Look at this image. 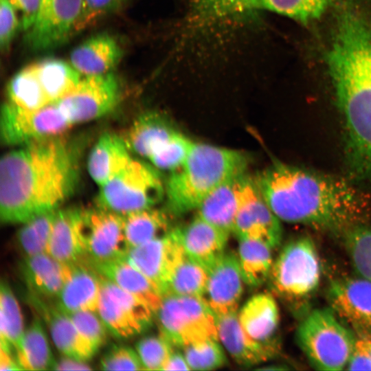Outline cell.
<instances>
[{
  "instance_id": "d6a6232c",
  "label": "cell",
  "mask_w": 371,
  "mask_h": 371,
  "mask_svg": "<svg viewBox=\"0 0 371 371\" xmlns=\"http://www.w3.org/2000/svg\"><path fill=\"white\" fill-rule=\"evenodd\" d=\"M271 249L261 241L238 238L237 257L245 284L258 286L269 278L273 265Z\"/></svg>"
},
{
  "instance_id": "30bf717a",
  "label": "cell",
  "mask_w": 371,
  "mask_h": 371,
  "mask_svg": "<svg viewBox=\"0 0 371 371\" xmlns=\"http://www.w3.org/2000/svg\"><path fill=\"white\" fill-rule=\"evenodd\" d=\"M100 279L97 313L111 334L128 339L151 326L155 314L146 302L101 276Z\"/></svg>"
},
{
  "instance_id": "603a6c76",
  "label": "cell",
  "mask_w": 371,
  "mask_h": 371,
  "mask_svg": "<svg viewBox=\"0 0 371 371\" xmlns=\"http://www.w3.org/2000/svg\"><path fill=\"white\" fill-rule=\"evenodd\" d=\"M84 261L100 276L146 302L155 314L163 298L161 291L151 280L131 265L125 258L102 262L91 261L85 258Z\"/></svg>"
},
{
  "instance_id": "7c38bea8",
  "label": "cell",
  "mask_w": 371,
  "mask_h": 371,
  "mask_svg": "<svg viewBox=\"0 0 371 371\" xmlns=\"http://www.w3.org/2000/svg\"><path fill=\"white\" fill-rule=\"evenodd\" d=\"M80 228L87 260L102 262L126 257L129 248L124 216L98 205L81 209Z\"/></svg>"
},
{
  "instance_id": "52a82bcc",
  "label": "cell",
  "mask_w": 371,
  "mask_h": 371,
  "mask_svg": "<svg viewBox=\"0 0 371 371\" xmlns=\"http://www.w3.org/2000/svg\"><path fill=\"white\" fill-rule=\"evenodd\" d=\"M100 187L98 205L122 216L153 207L165 195L157 170L135 159Z\"/></svg>"
},
{
  "instance_id": "5bb4252c",
  "label": "cell",
  "mask_w": 371,
  "mask_h": 371,
  "mask_svg": "<svg viewBox=\"0 0 371 371\" xmlns=\"http://www.w3.org/2000/svg\"><path fill=\"white\" fill-rule=\"evenodd\" d=\"M233 233L238 238L261 241L272 249L278 247L282 240L280 220L265 201L254 180L247 175L242 187Z\"/></svg>"
},
{
  "instance_id": "7dc6e473",
  "label": "cell",
  "mask_w": 371,
  "mask_h": 371,
  "mask_svg": "<svg viewBox=\"0 0 371 371\" xmlns=\"http://www.w3.org/2000/svg\"><path fill=\"white\" fill-rule=\"evenodd\" d=\"M120 1L84 0L85 10L80 24V29L101 15L114 10L117 8Z\"/></svg>"
},
{
  "instance_id": "ee69618b",
  "label": "cell",
  "mask_w": 371,
  "mask_h": 371,
  "mask_svg": "<svg viewBox=\"0 0 371 371\" xmlns=\"http://www.w3.org/2000/svg\"><path fill=\"white\" fill-rule=\"evenodd\" d=\"M100 369L103 370H144L135 349L115 345L101 357Z\"/></svg>"
},
{
  "instance_id": "e0dca14e",
  "label": "cell",
  "mask_w": 371,
  "mask_h": 371,
  "mask_svg": "<svg viewBox=\"0 0 371 371\" xmlns=\"http://www.w3.org/2000/svg\"><path fill=\"white\" fill-rule=\"evenodd\" d=\"M24 299L48 327L54 344L63 355L87 362L95 355L96 352L56 303L28 291Z\"/></svg>"
},
{
  "instance_id": "681fc988",
  "label": "cell",
  "mask_w": 371,
  "mask_h": 371,
  "mask_svg": "<svg viewBox=\"0 0 371 371\" xmlns=\"http://www.w3.org/2000/svg\"><path fill=\"white\" fill-rule=\"evenodd\" d=\"M53 370H91L92 368L87 361L64 356L56 360Z\"/></svg>"
},
{
  "instance_id": "60d3db41",
  "label": "cell",
  "mask_w": 371,
  "mask_h": 371,
  "mask_svg": "<svg viewBox=\"0 0 371 371\" xmlns=\"http://www.w3.org/2000/svg\"><path fill=\"white\" fill-rule=\"evenodd\" d=\"M183 355L193 370H212L225 365L226 357L218 340H207L182 348Z\"/></svg>"
},
{
  "instance_id": "277c9868",
  "label": "cell",
  "mask_w": 371,
  "mask_h": 371,
  "mask_svg": "<svg viewBox=\"0 0 371 371\" xmlns=\"http://www.w3.org/2000/svg\"><path fill=\"white\" fill-rule=\"evenodd\" d=\"M247 164L242 151L194 142L185 161L170 172L165 184L169 213L179 216L196 210L216 188L245 174Z\"/></svg>"
},
{
  "instance_id": "8d00e7d4",
  "label": "cell",
  "mask_w": 371,
  "mask_h": 371,
  "mask_svg": "<svg viewBox=\"0 0 371 371\" xmlns=\"http://www.w3.org/2000/svg\"><path fill=\"white\" fill-rule=\"evenodd\" d=\"M57 210L33 217L17 231L15 243L23 257L47 253Z\"/></svg>"
},
{
  "instance_id": "484cf974",
  "label": "cell",
  "mask_w": 371,
  "mask_h": 371,
  "mask_svg": "<svg viewBox=\"0 0 371 371\" xmlns=\"http://www.w3.org/2000/svg\"><path fill=\"white\" fill-rule=\"evenodd\" d=\"M122 50L110 35L102 33L91 36L71 53L72 66L81 74L93 76L111 71L120 62Z\"/></svg>"
},
{
  "instance_id": "74e56055",
  "label": "cell",
  "mask_w": 371,
  "mask_h": 371,
  "mask_svg": "<svg viewBox=\"0 0 371 371\" xmlns=\"http://www.w3.org/2000/svg\"><path fill=\"white\" fill-rule=\"evenodd\" d=\"M258 0H191L194 18L201 22L234 17L258 9Z\"/></svg>"
},
{
  "instance_id": "4316f807",
  "label": "cell",
  "mask_w": 371,
  "mask_h": 371,
  "mask_svg": "<svg viewBox=\"0 0 371 371\" xmlns=\"http://www.w3.org/2000/svg\"><path fill=\"white\" fill-rule=\"evenodd\" d=\"M245 176L233 177L216 188L198 207L196 214L229 234L233 232Z\"/></svg>"
},
{
  "instance_id": "f6af8a7d",
  "label": "cell",
  "mask_w": 371,
  "mask_h": 371,
  "mask_svg": "<svg viewBox=\"0 0 371 371\" xmlns=\"http://www.w3.org/2000/svg\"><path fill=\"white\" fill-rule=\"evenodd\" d=\"M15 10L10 0H0V45L3 51L10 47L17 30Z\"/></svg>"
},
{
  "instance_id": "816d5d0a",
  "label": "cell",
  "mask_w": 371,
  "mask_h": 371,
  "mask_svg": "<svg viewBox=\"0 0 371 371\" xmlns=\"http://www.w3.org/2000/svg\"><path fill=\"white\" fill-rule=\"evenodd\" d=\"M22 370L15 355L0 348V371H18Z\"/></svg>"
},
{
  "instance_id": "f907efd6",
  "label": "cell",
  "mask_w": 371,
  "mask_h": 371,
  "mask_svg": "<svg viewBox=\"0 0 371 371\" xmlns=\"http://www.w3.org/2000/svg\"><path fill=\"white\" fill-rule=\"evenodd\" d=\"M163 370H191L183 355L179 351H173Z\"/></svg>"
},
{
  "instance_id": "6da1fadb",
  "label": "cell",
  "mask_w": 371,
  "mask_h": 371,
  "mask_svg": "<svg viewBox=\"0 0 371 371\" xmlns=\"http://www.w3.org/2000/svg\"><path fill=\"white\" fill-rule=\"evenodd\" d=\"M79 149L61 136L36 141L5 153L0 161V218L23 224L54 210L76 190Z\"/></svg>"
},
{
  "instance_id": "f546056e",
  "label": "cell",
  "mask_w": 371,
  "mask_h": 371,
  "mask_svg": "<svg viewBox=\"0 0 371 371\" xmlns=\"http://www.w3.org/2000/svg\"><path fill=\"white\" fill-rule=\"evenodd\" d=\"M14 351L22 370H52L56 359L49 344L44 322L38 315L34 317L25 329Z\"/></svg>"
},
{
  "instance_id": "8992f818",
  "label": "cell",
  "mask_w": 371,
  "mask_h": 371,
  "mask_svg": "<svg viewBox=\"0 0 371 371\" xmlns=\"http://www.w3.org/2000/svg\"><path fill=\"white\" fill-rule=\"evenodd\" d=\"M155 316L159 334L174 347L218 340L217 316L203 297L164 295Z\"/></svg>"
},
{
  "instance_id": "d590c367",
  "label": "cell",
  "mask_w": 371,
  "mask_h": 371,
  "mask_svg": "<svg viewBox=\"0 0 371 371\" xmlns=\"http://www.w3.org/2000/svg\"><path fill=\"white\" fill-rule=\"evenodd\" d=\"M207 280V271L186 254L170 274L162 294L202 297Z\"/></svg>"
},
{
  "instance_id": "4fadbf2b",
  "label": "cell",
  "mask_w": 371,
  "mask_h": 371,
  "mask_svg": "<svg viewBox=\"0 0 371 371\" xmlns=\"http://www.w3.org/2000/svg\"><path fill=\"white\" fill-rule=\"evenodd\" d=\"M84 0H41L37 17L26 41L34 50L54 48L80 30Z\"/></svg>"
},
{
  "instance_id": "44dd1931",
  "label": "cell",
  "mask_w": 371,
  "mask_h": 371,
  "mask_svg": "<svg viewBox=\"0 0 371 371\" xmlns=\"http://www.w3.org/2000/svg\"><path fill=\"white\" fill-rule=\"evenodd\" d=\"M217 318L218 339L239 365L245 367L256 366L277 352V343H262L246 333L239 322L237 312Z\"/></svg>"
},
{
  "instance_id": "9a60e30c",
  "label": "cell",
  "mask_w": 371,
  "mask_h": 371,
  "mask_svg": "<svg viewBox=\"0 0 371 371\" xmlns=\"http://www.w3.org/2000/svg\"><path fill=\"white\" fill-rule=\"evenodd\" d=\"M327 295L330 307L358 337L371 338V280L361 276L336 279Z\"/></svg>"
},
{
  "instance_id": "1f68e13d",
  "label": "cell",
  "mask_w": 371,
  "mask_h": 371,
  "mask_svg": "<svg viewBox=\"0 0 371 371\" xmlns=\"http://www.w3.org/2000/svg\"><path fill=\"white\" fill-rule=\"evenodd\" d=\"M32 65L50 102L69 93L82 78L81 74L71 64L60 59L47 58Z\"/></svg>"
},
{
  "instance_id": "b9f144b4",
  "label": "cell",
  "mask_w": 371,
  "mask_h": 371,
  "mask_svg": "<svg viewBox=\"0 0 371 371\" xmlns=\"http://www.w3.org/2000/svg\"><path fill=\"white\" fill-rule=\"evenodd\" d=\"M174 346L160 334L144 337L135 344L144 370H163Z\"/></svg>"
},
{
  "instance_id": "ab89813d",
  "label": "cell",
  "mask_w": 371,
  "mask_h": 371,
  "mask_svg": "<svg viewBox=\"0 0 371 371\" xmlns=\"http://www.w3.org/2000/svg\"><path fill=\"white\" fill-rule=\"evenodd\" d=\"M345 245L359 276L371 280V227L361 225L345 234Z\"/></svg>"
},
{
  "instance_id": "836d02e7",
  "label": "cell",
  "mask_w": 371,
  "mask_h": 371,
  "mask_svg": "<svg viewBox=\"0 0 371 371\" xmlns=\"http://www.w3.org/2000/svg\"><path fill=\"white\" fill-rule=\"evenodd\" d=\"M25 330L20 304L7 280L2 279L0 286V348L12 352Z\"/></svg>"
},
{
  "instance_id": "d6986e66",
  "label": "cell",
  "mask_w": 371,
  "mask_h": 371,
  "mask_svg": "<svg viewBox=\"0 0 371 371\" xmlns=\"http://www.w3.org/2000/svg\"><path fill=\"white\" fill-rule=\"evenodd\" d=\"M177 231L187 256L207 271L225 253L230 234L197 214L186 225L177 227Z\"/></svg>"
},
{
  "instance_id": "ffe728a7",
  "label": "cell",
  "mask_w": 371,
  "mask_h": 371,
  "mask_svg": "<svg viewBox=\"0 0 371 371\" xmlns=\"http://www.w3.org/2000/svg\"><path fill=\"white\" fill-rule=\"evenodd\" d=\"M100 291V276L83 260L66 264L65 282L56 303L65 313H97Z\"/></svg>"
},
{
  "instance_id": "c3c4849f",
  "label": "cell",
  "mask_w": 371,
  "mask_h": 371,
  "mask_svg": "<svg viewBox=\"0 0 371 371\" xmlns=\"http://www.w3.org/2000/svg\"><path fill=\"white\" fill-rule=\"evenodd\" d=\"M10 3L21 12V25L27 31L34 23L39 10L41 0H10Z\"/></svg>"
},
{
  "instance_id": "ba28073f",
  "label": "cell",
  "mask_w": 371,
  "mask_h": 371,
  "mask_svg": "<svg viewBox=\"0 0 371 371\" xmlns=\"http://www.w3.org/2000/svg\"><path fill=\"white\" fill-rule=\"evenodd\" d=\"M272 287L289 300L308 297L317 289L320 262L313 240L300 236L285 245L273 262L270 274Z\"/></svg>"
},
{
  "instance_id": "ac0fdd59",
  "label": "cell",
  "mask_w": 371,
  "mask_h": 371,
  "mask_svg": "<svg viewBox=\"0 0 371 371\" xmlns=\"http://www.w3.org/2000/svg\"><path fill=\"white\" fill-rule=\"evenodd\" d=\"M244 283L237 256L225 253L207 271L202 297L217 317L237 312Z\"/></svg>"
},
{
  "instance_id": "7402d4cb",
  "label": "cell",
  "mask_w": 371,
  "mask_h": 371,
  "mask_svg": "<svg viewBox=\"0 0 371 371\" xmlns=\"http://www.w3.org/2000/svg\"><path fill=\"white\" fill-rule=\"evenodd\" d=\"M179 132L161 114L148 112L139 116L122 137L130 151L149 160L162 151Z\"/></svg>"
},
{
  "instance_id": "f35d334b",
  "label": "cell",
  "mask_w": 371,
  "mask_h": 371,
  "mask_svg": "<svg viewBox=\"0 0 371 371\" xmlns=\"http://www.w3.org/2000/svg\"><path fill=\"white\" fill-rule=\"evenodd\" d=\"M333 0H258V8L267 9L303 23L318 19Z\"/></svg>"
},
{
  "instance_id": "83f0119b",
  "label": "cell",
  "mask_w": 371,
  "mask_h": 371,
  "mask_svg": "<svg viewBox=\"0 0 371 371\" xmlns=\"http://www.w3.org/2000/svg\"><path fill=\"white\" fill-rule=\"evenodd\" d=\"M239 322L246 333L262 343H277L274 335L280 315L276 301L269 293H259L249 298L238 313Z\"/></svg>"
},
{
  "instance_id": "bcb514c9",
  "label": "cell",
  "mask_w": 371,
  "mask_h": 371,
  "mask_svg": "<svg viewBox=\"0 0 371 371\" xmlns=\"http://www.w3.org/2000/svg\"><path fill=\"white\" fill-rule=\"evenodd\" d=\"M346 368L350 370H371V338H357Z\"/></svg>"
},
{
  "instance_id": "7bdbcfd3",
  "label": "cell",
  "mask_w": 371,
  "mask_h": 371,
  "mask_svg": "<svg viewBox=\"0 0 371 371\" xmlns=\"http://www.w3.org/2000/svg\"><path fill=\"white\" fill-rule=\"evenodd\" d=\"M65 313L71 319L80 335L97 352L107 341L109 333L98 313L78 311Z\"/></svg>"
},
{
  "instance_id": "cb8c5ba5",
  "label": "cell",
  "mask_w": 371,
  "mask_h": 371,
  "mask_svg": "<svg viewBox=\"0 0 371 371\" xmlns=\"http://www.w3.org/2000/svg\"><path fill=\"white\" fill-rule=\"evenodd\" d=\"M18 268L28 292L46 299L57 298L65 282L66 264L43 253L23 257Z\"/></svg>"
},
{
  "instance_id": "4dcf8cb0",
  "label": "cell",
  "mask_w": 371,
  "mask_h": 371,
  "mask_svg": "<svg viewBox=\"0 0 371 371\" xmlns=\"http://www.w3.org/2000/svg\"><path fill=\"white\" fill-rule=\"evenodd\" d=\"M170 223L169 214L154 207L124 216V232L129 249L166 234L172 229Z\"/></svg>"
},
{
  "instance_id": "3957f363",
  "label": "cell",
  "mask_w": 371,
  "mask_h": 371,
  "mask_svg": "<svg viewBox=\"0 0 371 371\" xmlns=\"http://www.w3.org/2000/svg\"><path fill=\"white\" fill-rule=\"evenodd\" d=\"M280 220L346 234L363 225L367 197L346 181L283 163H274L254 179Z\"/></svg>"
},
{
  "instance_id": "e575fe53",
  "label": "cell",
  "mask_w": 371,
  "mask_h": 371,
  "mask_svg": "<svg viewBox=\"0 0 371 371\" xmlns=\"http://www.w3.org/2000/svg\"><path fill=\"white\" fill-rule=\"evenodd\" d=\"M9 102L27 110H36L49 103L35 72L33 65H29L17 72L7 86Z\"/></svg>"
},
{
  "instance_id": "2e32d148",
  "label": "cell",
  "mask_w": 371,
  "mask_h": 371,
  "mask_svg": "<svg viewBox=\"0 0 371 371\" xmlns=\"http://www.w3.org/2000/svg\"><path fill=\"white\" fill-rule=\"evenodd\" d=\"M185 254L175 227L161 236L131 248L125 258L151 280L162 294L170 274Z\"/></svg>"
},
{
  "instance_id": "d4e9b609",
  "label": "cell",
  "mask_w": 371,
  "mask_h": 371,
  "mask_svg": "<svg viewBox=\"0 0 371 371\" xmlns=\"http://www.w3.org/2000/svg\"><path fill=\"white\" fill-rule=\"evenodd\" d=\"M81 209L57 210L47 254L63 264H71L87 256L80 228Z\"/></svg>"
},
{
  "instance_id": "9c48e42d",
  "label": "cell",
  "mask_w": 371,
  "mask_h": 371,
  "mask_svg": "<svg viewBox=\"0 0 371 371\" xmlns=\"http://www.w3.org/2000/svg\"><path fill=\"white\" fill-rule=\"evenodd\" d=\"M71 126L56 102L27 110L8 101L1 110V140L6 146L19 147L61 136Z\"/></svg>"
},
{
  "instance_id": "7a4b0ae2",
  "label": "cell",
  "mask_w": 371,
  "mask_h": 371,
  "mask_svg": "<svg viewBox=\"0 0 371 371\" xmlns=\"http://www.w3.org/2000/svg\"><path fill=\"white\" fill-rule=\"evenodd\" d=\"M326 62L343 119L348 166L371 179V21L346 9L337 18Z\"/></svg>"
},
{
  "instance_id": "f1b7e54d",
  "label": "cell",
  "mask_w": 371,
  "mask_h": 371,
  "mask_svg": "<svg viewBox=\"0 0 371 371\" xmlns=\"http://www.w3.org/2000/svg\"><path fill=\"white\" fill-rule=\"evenodd\" d=\"M124 139L104 133L91 149L87 168L91 179L100 186L123 169L133 159Z\"/></svg>"
},
{
  "instance_id": "5b68a950",
  "label": "cell",
  "mask_w": 371,
  "mask_h": 371,
  "mask_svg": "<svg viewBox=\"0 0 371 371\" xmlns=\"http://www.w3.org/2000/svg\"><path fill=\"white\" fill-rule=\"evenodd\" d=\"M356 339L330 307L313 310L296 331L298 346L311 366L318 370L346 368Z\"/></svg>"
},
{
  "instance_id": "8fae6325",
  "label": "cell",
  "mask_w": 371,
  "mask_h": 371,
  "mask_svg": "<svg viewBox=\"0 0 371 371\" xmlns=\"http://www.w3.org/2000/svg\"><path fill=\"white\" fill-rule=\"evenodd\" d=\"M120 97L119 81L111 71L85 76L72 91L56 102L72 125L106 115L115 107Z\"/></svg>"
}]
</instances>
